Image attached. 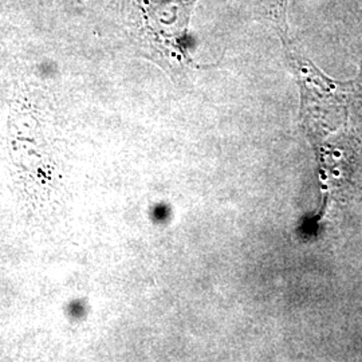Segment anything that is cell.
<instances>
[{"instance_id":"cell-1","label":"cell","mask_w":362,"mask_h":362,"mask_svg":"<svg viewBox=\"0 0 362 362\" xmlns=\"http://www.w3.org/2000/svg\"><path fill=\"white\" fill-rule=\"evenodd\" d=\"M199 0H144L146 30L169 65L185 74L202 66L191 57L189 25Z\"/></svg>"},{"instance_id":"cell-2","label":"cell","mask_w":362,"mask_h":362,"mask_svg":"<svg viewBox=\"0 0 362 362\" xmlns=\"http://www.w3.org/2000/svg\"><path fill=\"white\" fill-rule=\"evenodd\" d=\"M267 15L272 19L281 38L288 37V25H287V11L290 0H264Z\"/></svg>"}]
</instances>
